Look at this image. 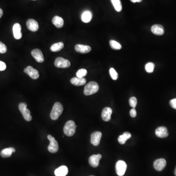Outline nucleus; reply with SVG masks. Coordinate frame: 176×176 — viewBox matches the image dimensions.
Here are the masks:
<instances>
[{
  "label": "nucleus",
  "instance_id": "f257e3e1",
  "mask_svg": "<svg viewBox=\"0 0 176 176\" xmlns=\"http://www.w3.org/2000/svg\"><path fill=\"white\" fill-rule=\"evenodd\" d=\"M99 90V86L97 82L91 81L85 86L84 94L86 95L94 94Z\"/></svg>",
  "mask_w": 176,
  "mask_h": 176
},
{
  "label": "nucleus",
  "instance_id": "f03ea898",
  "mask_svg": "<svg viewBox=\"0 0 176 176\" xmlns=\"http://www.w3.org/2000/svg\"><path fill=\"white\" fill-rule=\"evenodd\" d=\"M63 107L60 102H56L54 104L50 112V118L54 120L57 119L60 115L62 114Z\"/></svg>",
  "mask_w": 176,
  "mask_h": 176
},
{
  "label": "nucleus",
  "instance_id": "7ed1b4c3",
  "mask_svg": "<svg viewBox=\"0 0 176 176\" xmlns=\"http://www.w3.org/2000/svg\"><path fill=\"white\" fill-rule=\"evenodd\" d=\"M76 127L75 122L72 120H69L66 122L64 127V133L66 136L72 137L75 133Z\"/></svg>",
  "mask_w": 176,
  "mask_h": 176
},
{
  "label": "nucleus",
  "instance_id": "20e7f679",
  "mask_svg": "<svg viewBox=\"0 0 176 176\" xmlns=\"http://www.w3.org/2000/svg\"><path fill=\"white\" fill-rule=\"evenodd\" d=\"M19 109L24 119L28 121L31 120L32 116L31 115V112L27 109V104L26 103H20L19 105Z\"/></svg>",
  "mask_w": 176,
  "mask_h": 176
},
{
  "label": "nucleus",
  "instance_id": "39448f33",
  "mask_svg": "<svg viewBox=\"0 0 176 176\" xmlns=\"http://www.w3.org/2000/svg\"><path fill=\"white\" fill-rule=\"evenodd\" d=\"M48 138L50 142L48 146V150L51 153H56L59 150L58 143L55 138L51 135H48Z\"/></svg>",
  "mask_w": 176,
  "mask_h": 176
},
{
  "label": "nucleus",
  "instance_id": "423d86ee",
  "mask_svg": "<svg viewBox=\"0 0 176 176\" xmlns=\"http://www.w3.org/2000/svg\"><path fill=\"white\" fill-rule=\"evenodd\" d=\"M127 169V164L123 160H119L116 163V170L117 175L119 176H122L124 175Z\"/></svg>",
  "mask_w": 176,
  "mask_h": 176
},
{
  "label": "nucleus",
  "instance_id": "0eeeda50",
  "mask_svg": "<svg viewBox=\"0 0 176 176\" xmlns=\"http://www.w3.org/2000/svg\"><path fill=\"white\" fill-rule=\"evenodd\" d=\"M55 67L58 68H67L71 66V62L69 60L62 57H58L54 62Z\"/></svg>",
  "mask_w": 176,
  "mask_h": 176
},
{
  "label": "nucleus",
  "instance_id": "6e6552de",
  "mask_svg": "<svg viewBox=\"0 0 176 176\" xmlns=\"http://www.w3.org/2000/svg\"><path fill=\"white\" fill-rule=\"evenodd\" d=\"M24 72L29 75L33 79H37L39 77V73L38 71L33 68L32 66H28L24 68Z\"/></svg>",
  "mask_w": 176,
  "mask_h": 176
},
{
  "label": "nucleus",
  "instance_id": "1a4fd4ad",
  "mask_svg": "<svg viewBox=\"0 0 176 176\" xmlns=\"http://www.w3.org/2000/svg\"><path fill=\"white\" fill-rule=\"evenodd\" d=\"M101 158L102 156L100 154L91 156L89 159V163L93 167H97L99 165V161Z\"/></svg>",
  "mask_w": 176,
  "mask_h": 176
},
{
  "label": "nucleus",
  "instance_id": "9d476101",
  "mask_svg": "<svg viewBox=\"0 0 176 176\" xmlns=\"http://www.w3.org/2000/svg\"><path fill=\"white\" fill-rule=\"evenodd\" d=\"M31 55L37 62L42 63L45 60L43 53L39 49H34L32 50Z\"/></svg>",
  "mask_w": 176,
  "mask_h": 176
},
{
  "label": "nucleus",
  "instance_id": "9b49d317",
  "mask_svg": "<svg viewBox=\"0 0 176 176\" xmlns=\"http://www.w3.org/2000/svg\"><path fill=\"white\" fill-rule=\"evenodd\" d=\"M102 133L100 132H95L91 134L90 142L94 146H97L100 143Z\"/></svg>",
  "mask_w": 176,
  "mask_h": 176
},
{
  "label": "nucleus",
  "instance_id": "f8f14e48",
  "mask_svg": "<svg viewBox=\"0 0 176 176\" xmlns=\"http://www.w3.org/2000/svg\"><path fill=\"white\" fill-rule=\"evenodd\" d=\"M27 28L29 29V31H31L35 32L38 31L39 29V24L35 20L28 19L27 21Z\"/></svg>",
  "mask_w": 176,
  "mask_h": 176
},
{
  "label": "nucleus",
  "instance_id": "ddd939ff",
  "mask_svg": "<svg viewBox=\"0 0 176 176\" xmlns=\"http://www.w3.org/2000/svg\"><path fill=\"white\" fill-rule=\"evenodd\" d=\"M166 165L165 159H160L156 160L154 163V167L156 170L158 171H162Z\"/></svg>",
  "mask_w": 176,
  "mask_h": 176
},
{
  "label": "nucleus",
  "instance_id": "4468645a",
  "mask_svg": "<svg viewBox=\"0 0 176 176\" xmlns=\"http://www.w3.org/2000/svg\"><path fill=\"white\" fill-rule=\"evenodd\" d=\"M13 33L14 37L17 40H19L22 37V33L21 32L22 28L20 24L19 23L15 24L13 27Z\"/></svg>",
  "mask_w": 176,
  "mask_h": 176
},
{
  "label": "nucleus",
  "instance_id": "2eb2a0df",
  "mask_svg": "<svg viewBox=\"0 0 176 176\" xmlns=\"http://www.w3.org/2000/svg\"><path fill=\"white\" fill-rule=\"evenodd\" d=\"M156 134L157 137L160 138H164L168 136V132L166 127L163 126L158 127L156 130Z\"/></svg>",
  "mask_w": 176,
  "mask_h": 176
},
{
  "label": "nucleus",
  "instance_id": "dca6fc26",
  "mask_svg": "<svg viewBox=\"0 0 176 176\" xmlns=\"http://www.w3.org/2000/svg\"><path fill=\"white\" fill-rule=\"evenodd\" d=\"M112 110L111 108L106 107L102 110L101 116L104 121H109L111 119Z\"/></svg>",
  "mask_w": 176,
  "mask_h": 176
},
{
  "label": "nucleus",
  "instance_id": "f3484780",
  "mask_svg": "<svg viewBox=\"0 0 176 176\" xmlns=\"http://www.w3.org/2000/svg\"><path fill=\"white\" fill-rule=\"evenodd\" d=\"M75 50L80 53H87L91 51V48L89 46L77 44L75 46Z\"/></svg>",
  "mask_w": 176,
  "mask_h": 176
},
{
  "label": "nucleus",
  "instance_id": "a211bd4d",
  "mask_svg": "<svg viewBox=\"0 0 176 176\" xmlns=\"http://www.w3.org/2000/svg\"><path fill=\"white\" fill-rule=\"evenodd\" d=\"M151 31L156 35H163L164 33V29L160 24H154L152 27Z\"/></svg>",
  "mask_w": 176,
  "mask_h": 176
},
{
  "label": "nucleus",
  "instance_id": "6ab92c4d",
  "mask_svg": "<svg viewBox=\"0 0 176 176\" xmlns=\"http://www.w3.org/2000/svg\"><path fill=\"white\" fill-rule=\"evenodd\" d=\"M68 173V168L65 165L60 166L56 169L54 172L56 176H66Z\"/></svg>",
  "mask_w": 176,
  "mask_h": 176
},
{
  "label": "nucleus",
  "instance_id": "aec40b11",
  "mask_svg": "<svg viewBox=\"0 0 176 176\" xmlns=\"http://www.w3.org/2000/svg\"><path fill=\"white\" fill-rule=\"evenodd\" d=\"M71 83L73 85L76 86H80L84 85L86 83V79L84 78H79V77H73L71 79Z\"/></svg>",
  "mask_w": 176,
  "mask_h": 176
},
{
  "label": "nucleus",
  "instance_id": "412c9836",
  "mask_svg": "<svg viewBox=\"0 0 176 176\" xmlns=\"http://www.w3.org/2000/svg\"><path fill=\"white\" fill-rule=\"evenodd\" d=\"M15 149L12 147L5 148L3 149L0 153V155L2 158H9L12 155V153H14Z\"/></svg>",
  "mask_w": 176,
  "mask_h": 176
},
{
  "label": "nucleus",
  "instance_id": "4be33fe9",
  "mask_svg": "<svg viewBox=\"0 0 176 176\" xmlns=\"http://www.w3.org/2000/svg\"><path fill=\"white\" fill-rule=\"evenodd\" d=\"M52 23L57 28H62L64 26V20L62 18L58 16H55L52 20Z\"/></svg>",
  "mask_w": 176,
  "mask_h": 176
},
{
  "label": "nucleus",
  "instance_id": "5701e85b",
  "mask_svg": "<svg viewBox=\"0 0 176 176\" xmlns=\"http://www.w3.org/2000/svg\"><path fill=\"white\" fill-rule=\"evenodd\" d=\"M131 138V134L129 133V132H125L122 135H120L119 137L118 138V141H119V143L121 144H124L125 143L126 141L128 139Z\"/></svg>",
  "mask_w": 176,
  "mask_h": 176
},
{
  "label": "nucleus",
  "instance_id": "b1692460",
  "mask_svg": "<svg viewBox=\"0 0 176 176\" xmlns=\"http://www.w3.org/2000/svg\"><path fill=\"white\" fill-rule=\"evenodd\" d=\"M92 18V14L90 11H85L83 12L81 16L82 21L86 23H89L91 21Z\"/></svg>",
  "mask_w": 176,
  "mask_h": 176
},
{
  "label": "nucleus",
  "instance_id": "393cba45",
  "mask_svg": "<svg viewBox=\"0 0 176 176\" xmlns=\"http://www.w3.org/2000/svg\"><path fill=\"white\" fill-rule=\"evenodd\" d=\"M64 45L62 42H58L53 44L50 47V50L53 52H57L63 49Z\"/></svg>",
  "mask_w": 176,
  "mask_h": 176
},
{
  "label": "nucleus",
  "instance_id": "a878e982",
  "mask_svg": "<svg viewBox=\"0 0 176 176\" xmlns=\"http://www.w3.org/2000/svg\"><path fill=\"white\" fill-rule=\"evenodd\" d=\"M111 2L116 11L120 12L122 10V4L120 0H111Z\"/></svg>",
  "mask_w": 176,
  "mask_h": 176
},
{
  "label": "nucleus",
  "instance_id": "bb28decb",
  "mask_svg": "<svg viewBox=\"0 0 176 176\" xmlns=\"http://www.w3.org/2000/svg\"><path fill=\"white\" fill-rule=\"evenodd\" d=\"M110 45L111 47L115 50H119L122 48V46L119 42L113 40L110 41Z\"/></svg>",
  "mask_w": 176,
  "mask_h": 176
},
{
  "label": "nucleus",
  "instance_id": "cd10ccee",
  "mask_svg": "<svg viewBox=\"0 0 176 176\" xmlns=\"http://www.w3.org/2000/svg\"><path fill=\"white\" fill-rule=\"evenodd\" d=\"M154 68H155V64L152 62H149L146 64L145 67L146 72L148 73L153 72H154Z\"/></svg>",
  "mask_w": 176,
  "mask_h": 176
},
{
  "label": "nucleus",
  "instance_id": "c85d7f7f",
  "mask_svg": "<svg viewBox=\"0 0 176 176\" xmlns=\"http://www.w3.org/2000/svg\"><path fill=\"white\" fill-rule=\"evenodd\" d=\"M87 75V71L84 68L80 69L76 72V76L79 78H84Z\"/></svg>",
  "mask_w": 176,
  "mask_h": 176
},
{
  "label": "nucleus",
  "instance_id": "c756f323",
  "mask_svg": "<svg viewBox=\"0 0 176 176\" xmlns=\"http://www.w3.org/2000/svg\"><path fill=\"white\" fill-rule=\"evenodd\" d=\"M109 73H110V76L112 77V79L114 80H116L118 78V73L116 72V71L115 70V68H110L109 70Z\"/></svg>",
  "mask_w": 176,
  "mask_h": 176
},
{
  "label": "nucleus",
  "instance_id": "7c9ffc66",
  "mask_svg": "<svg viewBox=\"0 0 176 176\" xmlns=\"http://www.w3.org/2000/svg\"><path fill=\"white\" fill-rule=\"evenodd\" d=\"M129 104L130 106L133 108H135L137 105V99L135 97H132L129 100Z\"/></svg>",
  "mask_w": 176,
  "mask_h": 176
},
{
  "label": "nucleus",
  "instance_id": "2f4dec72",
  "mask_svg": "<svg viewBox=\"0 0 176 176\" xmlns=\"http://www.w3.org/2000/svg\"><path fill=\"white\" fill-rule=\"evenodd\" d=\"M7 51L6 45L2 42H0V53H5Z\"/></svg>",
  "mask_w": 176,
  "mask_h": 176
},
{
  "label": "nucleus",
  "instance_id": "473e14b6",
  "mask_svg": "<svg viewBox=\"0 0 176 176\" xmlns=\"http://www.w3.org/2000/svg\"><path fill=\"white\" fill-rule=\"evenodd\" d=\"M170 105L173 109H176V98L170 100Z\"/></svg>",
  "mask_w": 176,
  "mask_h": 176
},
{
  "label": "nucleus",
  "instance_id": "72a5a7b5",
  "mask_svg": "<svg viewBox=\"0 0 176 176\" xmlns=\"http://www.w3.org/2000/svg\"><path fill=\"white\" fill-rule=\"evenodd\" d=\"M6 68V64L4 62L0 61V71H5Z\"/></svg>",
  "mask_w": 176,
  "mask_h": 176
},
{
  "label": "nucleus",
  "instance_id": "f704fd0d",
  "mask_svg": "<svg viewBox=\"0 0 176 176\" xmlns=\"http://www.w3.org/2000/svg\"><path fill=\"white\" fill-rule=\"evenodd\" d=\"M130 114L131 117H136V116H137V112H136L135 108H133V109H131L130 112Z\"/></svg>",
  "mask_w": 176,
  "mask_h": 176
},
{
  "label": "nucleus",
  "instance_id": "c9c22d12",
  "mask_svg": "<svg viewBox=\"0 0 176 176\" xmlns=\"http://www.w3.org/2000/svg\"><path fill=\"white\" fill-rule=\"evenodd\" d=\"M2 15H3V11L1 9H0V18L2 17Z\"/></svg>",
  "mask_w": 176,
  "mask_h": 176
},
{
  "label": "nucleus",
  "instance_id": "e433bc0d",
  "mask_svg": "<svg viewBox=\"0 0 176 176\" xmlns=\"http://www.w3.org/2000/svg\"><path fill=\"white\" fill-rule=\"evenodd\" d=\"M132 2H134V3H135V2H137V1L136 0H130Z\"/></svg>",
  "mask_w": 176,
  "mask_h": 176
},
{
  "label": "nucleus",
  "instance_id": "4c0bfd02",
  "mask_svg": "<svg viewBox=\"0 0 176 176\" xmlns=\"http://www.w3.org/2000/svg\"><path fill=\"white\" fill-rule=\"evenodd\" d=\"M136 1H137V2H140L142 1V0H136Z\"/></svg>",
  "mask_w": 176,
  "mask_h": 176
},
{
  "label": "nucleus",
  "instance_id": "58836bf2",
  "mask_svg": "<svg viewBox=\"0 0 176 176\" xmlns=\"http://www.w3.org/2000/svg\"><path fill=\"white\" fill-rule=\"evenodd\" d=\"M175 175H176V169H175Z\"/></svg>",
  "mask_w": 176,
  "mask_h": 176
},
{
  "label": "nucleus",
  "instance_id": "ea45409f",
  "mask_svg": "<svg viewBox=\"0 0 176 176\" xmlns=\"http://www.w3.org/2000/svg\"><path fill=\"white\" fill-rule=\"evenodd\" d=\"M32 1H36V0H32Z\"/></svg>",
  "mask_w": 176,
  "mask_h": 176
},
{
  "label": "nucleus",
  "instance_id": "a19ab883",
  "mask_svg": "<svg viewBox=\"0 0 176 176\" xmlns=\"http://www.w3.org/2000/svg\"></svg>",
  "mask_w": 176,
  "mask_h": 176
}]
</instances>
